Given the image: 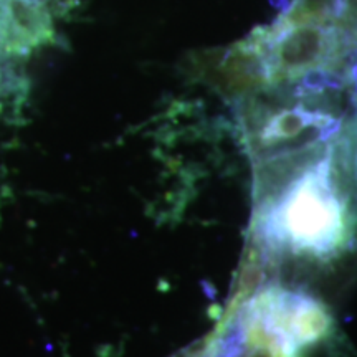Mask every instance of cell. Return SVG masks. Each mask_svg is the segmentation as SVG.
I'll return each mask as SVG.
<instances>
[{"mask_svg":"<svg viewBox=\"0 0 357 357\" xmlns=\"http://www.w3.org/2000/svg\"><path fill=\"white\" fill-rule=\"evenodd\" d=\"M258 242L268 252L326 258L347 240V207L333 167V146L258 211Z\"/></svg>","mask_w":357,"mask_h":357,"instance_id":"obj_1","label":"cell"},{"mask_svg":"<svg viewBox=\"0 0 357 357\" xmlns=\"http://www.w3.org/2000/svg\"><path fill=\"white\" fill-rule=\"evenodd\" d=\"M351 26L328 24H288L280 17L270 26H257L270 61L273 79L296 82L306 71L324 68L337 71L351 53Z\"/></svg>","mask_w":357,"mask_h":357,"instance_id":"obj_2","label":"cell"},{"mask_svg":"<svg viewBox=\"0 0 357 357\" xmlns=\"http://www.w3.org/2000/svg\"><path fill=\"white\" fill-rule=\"evenodd\" d=\"M336 121L337 118L331 114L323 113L319 109H310L305 105H298L291 109H283L271 116L258 131L257 141L261 149H270V147L283 144V142L293 144L298 137H301L311 129H324ZM291 149L296 151L293 146Z\"/></svg>","mask_w":357,"mask_h":357,"instance_id":"obj_3","label":"cell"},{"mask_svg":"<svg viewBox=\"0 0 357 357\" xmlns=\"http://www.w3.org/2000/svg\"><path fill=\"white\" fill-rule=\"evenodd\" d=\"M270 3H271V7L276 8V10L284 12L291 2H289V0H270Z\"/></svg>","mask_w":357,"mask_h":357,"instance_id":"obj_4","label":"cell"}]
</instances>
